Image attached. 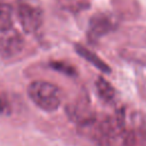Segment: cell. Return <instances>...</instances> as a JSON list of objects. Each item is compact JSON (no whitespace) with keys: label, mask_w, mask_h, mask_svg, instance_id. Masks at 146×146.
<instances>
[{"label":"cell","mask_w":146,"mask_h":146,"mask_svg":"<svg viewBox=\"0 0 146 146\" xmlns=\"http://www.w3.org/2000/svg\"><path fill=\"white\" fill-rule=\"evenodd\" d=\"M27 96L34 105L44 112H55L62 104L60 89L43 80L32 81L27 87Z\"/></svg>","instance_id":"1"},{"label":"cell","mask_w":146,"mask_h":146,"mask_svg":"<svg viewBox=\"0 0 146 146\" xmlns=\"http://www.w3.org/2000/svg\"><path fill=\"white\" fill-rule=\"evenodd\" d=\"M16 13L18 22L26 33L36 32L43 23V11L38 5L27 1H19Z\"/></svg>","instance_id":"2"},{"label":"cell","mask_w":146,"mask_h":146,"mask_svg":"<svg viewBox=\"0 0 146 146\" xmlns=\"http://www.w3.org/2000/svg\"><path fill=\"white\" fill-rule=\"evenodd\" d=\"M66 113L73 122L79 124V127L87 125L96 119L88 98L83 96L76 98L74 102H71L66 106Z\"/></svg>","instance_id":"3"},{"label":"cell","mask_w":146,"mask_h":146,"mask_svg":"<svg viewBox=\"0 0 146 146\" xmlns=\"http://www.w3.org/2000/svg\"><path fill=\"white\" fill-rule=\"evenodd\" d=\"M116 27L115 21L107 14H96L94 15L88 25L87 36L90 42H97L100 38L105 36Z\"/></svg>","instance_id":"4"},{"label":"cell","mask_w":146,"mask_h":146,"mask_svg":"<svg viewBox=\"0 0 146 146\" xmlns=\"http://www.w3.org/2000/svg\"><path fill=\"white\" fill-rule=\"evenodd\" d=\"M133 128L125 129L122 138L124 146H146V116L135 113L132 115Z\"/></svg>","instance_id":"5"},{"label":"cell","mask_w":146,"mask_h":146,"mask_svg":"<svg viewBox=\"0 0 146 146\" xmlns=\"http://www.w3.org/2000/svg\"><path fill=\"white\" fill-rule=\"evenodd\" d=\"M23 47L24 39L17 31L10 29L2 32L0 36V57L5 59L13 58L23 50Z\"/></svg>","instance_id":"6"},{"label":"cell","mask_w":146,"mask_h":146,"mask_svg":"<svg viewBox=\"0 0 146 146\" xmlns=\"http://www.w3.org/2000/svg\"><path fill=\"white\" fill-rule=\"evenodd\" d=\"M74 48H75V51L79 54V56H81L82 58H84L88 63H90L91 65H94V66H95L97 70H99L100 72L106 73V74H108V73L112 72V68H111L103 59H100L95 52H92L91 50H89V49L86 48L84 46H81V44L76 43V44L74 46Z\"/></svg>","instance_id":"7"},{"label":"cell","mask_w":146,"mask_h":146,"mask_svg":"<svg viewBox=\"0 0 146 146\" xmlns=\"http://www.w3.org/2000/svg\"><path fill=\"white\" fill-rule=\"evenodd\" d=\"M95 86H96V90H97L98 96L105 103L110 104V103L114 102V99L116 98V89L107 80H105L102 76H98L96 79Z\"/></svg>","instance_id":"8"},{"label":"cell","mask_w":146,"mask_h":146,"mask_svg":"<svg viewBox=\"0 0 146 146\" xmlns=\"http://www.w3.org/2000/svg\"><path fill=\"white\" fill-rule=\"evenodd\" d=\"M13 29V9L8 3L0 1V32Z\"/></svg>","instance_id":"9"},{"label":"cell","mask_w":146,"mask_h":146,"mask_svg":"<svg viewBox=\"0 0 146 146\" xmlns=\"http://www.w3.org/2000/svg\"><path fill=\"white\" fill-rule=\"evenodd\" d=\"M50 67L57 72H60L65 75H68V76H75L76 75V70L75 67H73L72 65L67 64V63H64V62H51L50 64Z\"/></svg>","instance_id":"10"},{"label":"cell","mask_w":146,"mask_h":146,"mask_svg":"<svg viewBox=\"0 0 146 146\" xmlns=\"http://www.w3.org/2000/svg\"><path fill=\"white\" fill-rule=\"evenodd\" d=\"M10 113V104L7 97L0 92V114H9Z\"/></svg>","instance_id":"11"}]
</instances>
